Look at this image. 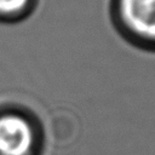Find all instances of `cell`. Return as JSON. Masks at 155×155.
<instances>
[{"instance_id": "3957f363", "label": "cell", "mask_w": 155, "mask_h": 155, "mask_svg": "<svg viewBox=\"0 0 155 155\" xmlns=\"http://www.w3.org/2000/svg\"><path fill=\"white\" fill-rule=\"evenodd\" d=\"M28 0H0V12L12 13L22 10Z\"/></svg>"}, {"instance_id": "6da1fadb", "label": "cell", "mask_w": 155, "mask_h": 155, "mask_svg": "<svg viewBox=\"0 0 155 155\" xmlns=\"http://www.w3.org/2000/svg\"><path fill=\"white\" fill-rule=\"evenodd\" d=\"M33 142L28 122L16 115L0 117V155H25Z\"/></svg>"}, {"instance_id": "7a4b0ae2", "label": "cell", "mask_w": 155, "mask_h": 155, "mask_svg": "<svg viewBox=\"0 0 155 155\" xmlns=\"http://www.w3.org/2000/svg\"><path fill=\"white\" fill-rule=\"evenodd\" d=\"M120 11L134 33L155 40V0H120Z\"/></svg>"}]
</instances>
